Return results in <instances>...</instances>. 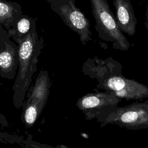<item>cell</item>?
<instances>
[{"instance_id":"8fae6325","label":"cell","mask_w":148,"mask_h":148,"mask_svg":"<svg viewBox=\"0 0 148 148\" xmlns=\"http://www.w3.org/2000/svg\"><path fill=\"white\" fill-rule=\"evenodd\" d=\"M35 28L36 19L23 13L15 25L8 31L10 38L18 45Z\"/></svg>"},{"instance_id":"8992f818","label":"cell","mask_w":148,"mask_h":148,"mask_svg":"<svg viewBox=\"0 0 148 148\" xmlns=\"http://www.w3.org/2000/svg\"><path fill=\"white\" fill-rule=\"evenodd\" d=\"M121 100L113 92L97 91L80 97L76 105L84 114L86 120H97L117 107Z\"/></svg>"},{"instance_id":"30bf717a","label":"cell","mask_w":148,"mask_h":148,"mask_svg":"<svg viewBox=\"0 0 148 148\" xmlns=\"http://www.w3.org/2000/svg\"><path fill=\"white\" fill-rule=\"evenodd\" d=\"M22 14V8L18 3L0 0V24L7 31L15 25Z\"/></svg>"},{"instance_id":"3957f363","label":"cell","mask_w":148,"mask_h":148,"mask_svg":"<svg viewBox=\"0 0 148 148\" xmlns=\"http://www.w3.org/2000/svg\"><path fill=\"white\" fill-rule=\"evenodd\" d=\"M92 13L95 21V28L99 38L111 42L114 49L128 50L131 44L119 28L116 16L107 0H90Z\"/></svg>"},{"instance_id":"6da1fadb","label":"cell","mask_w":148,"mask_h":148,"mask_svg":"<svg viewBox=\"0 0 148 148\" xmlns=\"http://www.w3.org/2000/svg\"><path fill=\"white\" fill-rule=\"evenodd\" d=\"M121 64L112 57L100 59L88 58L82 71L86 76L95 79L97 88L113 92L121 99L139 100L148 98V86L122 75Z\"/></svg>"},{"instance_id":"9a60e30c","label":"cell","mask_w":148,"mask_h":148,"mask_svg":"<svg viewBox=\"0 0 148 148\" xmlns=\"http://www.w3.org/2000/svg\"><path fill=\"white\" fill-rule=\"evenodd\" d=\"M145 18H146V21L145 22V25L148 32V6H146V9Z\"/></svg>"},{"instance_id":"5bb4252c","label":"cell","mask_w":148,"mask_h":148,"mask_svg":"<svg viewBox=\"0 0 148 148\" xmlns=\"http://www.w3.org/2000/svg\"><path fill=\"white\" fill-rule=\"evenodd\" d=\"M0 124L4 127L8 126V122L6 117L0 113Z\"/></svg>"},{"instance_id":"277c9868","label":"cell","mask_w":148,"mask_h":148,"mask_svg":"<svg viewBox=\"0 0 148 148\" xmlns=\"http://www.w3.org/2000/svg\"><path fill=\"white\" fill-rule=\"evenodd\" d=\"M96 121L101 127L111 124L135 131L148 128V99L117 106Z\"/></svg>"},{"instance_id":"7a4b0ae2","label":"cell","mask_w":148,"mask_h":148,"mask_svg":"<svg viewBox=\"0 0 148 148\" xmlns=\"http://www.w3.org/2000/svg\"><path fill=\"white\" fill-rule=\"evenodd\" d=\"M18 68L14 83L13 101L15 107L22 106L26 93L37 71L39 56L44 46V39L39 36L36 28L18 44Z\"/></svg>"},{"instance_id":"ba28073f","label":"cell","mask_w":148,"mask_h":148,"mask_svg":"<svg viewBox=\"0 0 148 148\" xmlns=\"http://www.w3.org/2000/svg\"><path fill=\"white\" fill-rule=\"evenodd\" d=\"M116 18L122 32L132 36L136 32V18L130 0H114Z\"/></svg>"},{"instance_id":"5b68a950","label":"cell","mask_w":148,"mask_h":148,"mask_svg":"<svg viewBox=\"0 0 148 148\" xmlns=\"http://www.w3.org/2000/svg\"><path fill=\"white\" fill-rule=\"evenodd\" d=\"M64 24L76 33L83 45L91 40L90 21L76 6L75 0H46Z\"/></svg>"},{"instance_id":"9c48e42d","label":"cell","mask_w":148,"mask_h":148,"mask_svg":"<svg viewBox=\"0 0 148 148\" xmlns=\"http://www.w3.org/2000/svg\"><path fill=\"white\" fill-rule=\"evenodd\" d=\"M51 83L47 71L41 70L28 95V99L35 101L42 112L47 102Z\"/></svg>"},{"instance_id":"7c38bea8","label":"cell","mask_w":148,"mask_h":148,"mask_svg":"<svg viewBox=\"0 0 148 148\" xmlns=\"http://www.w3.org/2000/svg\"><path fill=\"white\" fill-rule=\"evenodd\" d=\"M41 112L36 102L27 99L24 103L23 114V121L25 125L28 128L31 127Z\"/></svg>"},{"instance_id":"4fadbf2b","label":"cell","mask_w":148,"mask_h":148,"mask_svg":"<svg viewBox=\"0 0 148 148\" xmlns=\"http://www.w3.org/2000/svg\"><path fill=\"white\" fill-rule=\"evenodd\" d=\"M20 148H53L45 144L35 142L29 138L22 140Z\"/></svg>"},{"instance_id":"52a82bcc","label":"cell","mask_w":148,"mask_h":148,"mask_svg":"<svg viewBox=\"0 0 148 148\" xmlns=\"http://www.w3.org/2000/svg\"><path fill=\"white\" fill-rule=\"evenodd\" d=\"M18 45L11 40L8 31L0 24V77L14 79L18 68Z\"/></svg>"}]
</instances>
